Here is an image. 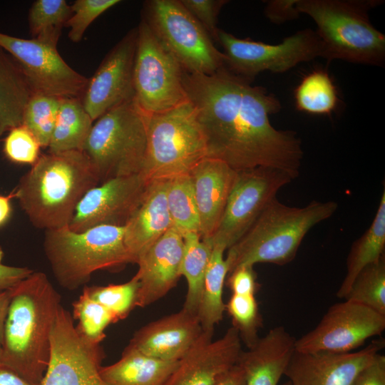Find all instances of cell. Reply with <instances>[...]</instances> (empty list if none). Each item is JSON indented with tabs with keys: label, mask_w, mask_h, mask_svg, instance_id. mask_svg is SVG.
Masks as SVG:
<instances>
[{
	"label": "cell",
	"mask_w": 385,
	"mask_h": 385,
	"mask_svg": "<svg viewBox=\"0 0 385 385\" xmlns=\"http://www.w3.org/2000/svg\"><path fill=\"white\" fill-rule=\"evenodd\" d=\"M183 78L208 158L237 172L262 166L299 173L302 141L294 132L272 125L270 115L281 108L273 94L225 67L212 75L184 70Z\"/></svg>",
	"instance_id": "1"
},
{
	"label": "cell",
	"mask_w": 385,
	"mask_h": 385,
	"mask_svg": "<svg viewBox=\"0 0 385 385\" xmlns=\"http://www.w3.org/2000/svg\"><path fill=\"white\" fill-rule=\"evenodd\" d=\"M61 295L47 276L33 272L12 288L1 344V364L41 385L51 358L50 334Z\"/></svg>",
	"instance_id": "2"
},
{
	"label": "cell",
	"mask_w": 385,
	"mask_h": 385,
	"mask_svg": "<svg viewBox=\"0 0 385 385\" xmlns=\"http://www.w3.org/2000/svg\"><path fill=\"white\" fill-rule=\"evenodd\" d=\"M98 184L83 151L48 152L20 178L11 195L31 224L46 231L68 225L81 199Z\"/></svg>",
	"instance_id": "3"
},
{
	"label": "cell",
	"mask_w": 385,
	"mask_h": 385,
	"mask_svg": "<svg viewBox=\"0 0 385 385\" xmlns=\"http://www.w3.org/2000/svg\"><path fill=\"white\" fill-rule=\"evenodd\" d=\"M337 208L334 201L313 200L297 207L274 198L243 236L227 249L228 274L241 266L284 265L292 262L308 232L332 216Z\"/></svg>",
	"instance_id": "4"
},
{
	"label": "cell",
	"mask_w": 385,
	"mask_h": 385,
	"mask_svg": "<svg viewBox=\"0 0 385 385\" xmlns=\"http://www.w3.org/2000/svg\"><path fill=\"white\" fill-rule=\"evenodd\" d=\"M378 0H297L299 13L315 22L322 46V57L382 66L385 36L371 24L369 11Z\"/></svg>",
	"instance_id": "5"
},
{
	"label": "cell",
	"mask_w": 385,
	"mask_h": 385,
	"mask_svg": "<svg viewBox=\"0 0 385 385\" xmlns=\"http://www.w3.org/2000/svg\"><path fill=\"white\" fill-rule=\"evenodd\" d=\"M124 227L98 225L74 232L68 225L45 231L43 250L58 284L73 291L91 274L133 263L124 240Z\"/></svg>",
	"instance_id": "6"
},
{
	"label": "cell",
	"mask_w": 385,
	"mask_h": 385,
	"mask_svg": "<svg viewBox=\"0 0 385 385\" xmlns=\"http://www.w3.org/2000/svg\"><path fill=\"white\" fill-rule=\"evenodd\" d=\"M207 157L205 138L189 101L148 115L146 150L140 172L148 182L190 174Z\"/></svg>",
	"instance_id": "7"
},
{
	"label": "cell",
	"mask_w": 385,
	"mask_h": 385,
	"mask_svg": "<svg viewBox=\"0 0 385 385\" xmlns=\"http://www.w3.org/2000/svg\"><path fill=\"white\" fill-rule=\"evenodd\" d=\"M147 121L148 115L135 98L111 109L96 120L83 152L100 183L140 173L147 144Z\"/></svg>",
	"instance_id": "8"
},
{
	"label": "cell",
	"mask_w": 385,
	"mask_h": 385,
	"mask_svg": "<svg viewBox=\"0 0 385 385\" xmlns=\"http://www.w3.org/2000/svg\"><path fill=\"white\" fill-rule=\"evenodd\" d=\"M142 18L189 73L212 75L225 67V56L180 0L144 3Z\"/></svg>",
	"instance_id": "9"
},
{
	"label": "cell",
	"mask_w": 385,
	"mask_h": 385,
	"mask_svg": "<svg viewBox=\"0 0 385 385\" xmlns=\"http://www.w3.org/2000/svg\"><path fill=\"white\" fill-rule=\"evenodd\" d=\"M133 67L135 101L147 115L163 113L186 102L184 69L142 18Z\"/></svg>",
	"instance_id": "10"
},
{
	"label": "cell",
	"mask_w": 385,
	"mask_h": 385,
	"mask_svg": "<svg viewBox=\"0 0 385 385\" xmlns=\"http://www.w3.org/2000/svg\"><path fill=\"white\" fill-rule=\"evenodd\" d=\"M217 42L223 48L225 67L250 83L265 71L286 72L323 54L317 32L309 29L299 31L278 44L240 38L219 29Z\"/></svg>",
	"instance_id": "11"
},
{
	"label": "cell",
	"mask_w": 385,
	"mask_h": 385,
	"mask_svg": "<svg viewBox=\"0 0 385 385\" xmlns=\"http://www.w3.org/2000/svg\"><path fill=\"white\" fill-rule=\"evenodd\" d=\"M299 173L272 167H257L237 172L219 225L212 237V246L226 250L249 230L278 191Z\"/></svg>",
	"instance_id": "12"
},
{
	"label": "cell",
	"mask_w": 385,
	"mask_h": 385,
	"mask_svg": "<svg viewBox=\"0 0 385 385\" xmlns=\"http://www.w3.org/2000/svg\"><path fill=\"white\" fill-rule=\"evenodd\" d=\"M51 358L41 385H107L100 375L103 352L78 333L70 312L59 306L51 334Z\"/></svg>",
	"instance_id": "13"
},
{
	"label": "cell",
	"mask_w": 385,
	"mask_h": 385,
	"mask_svg": "<svg viewBox=\"0 0 385 385\" xmlns=\"http://www.w3.org/2000/svg\"><path fill=\"white\" fill-rule=\"evenodd\" d=\"M385 329V316L359 303L344 299L331 306L317 325L295 339L304 353L349 352Z\"/></svg>",
	"instance_id": "14"
},
{
	"label": "cell",
	"mask_w": 385,
	"mask_h": 385,
	"mask_svg": "<svg viewBox=\"0 0 385 385\" xmlns=\"http://www.w3.org/2000/svg\"><path fill=\"white\" fill-rule=\"evenodd\" d=\"M0 46L19 63L34 93L81 98L88 78L63 60L56 46L0 32Z\"/></svg>",
	"instance_id": "15"
},
{
	"label": "cell",
	"mask_w": 385,
	"mask_h": 385,
	"mask_svg": "<svg viewBox=\"0 0 385 385\" xmlns=\"http://www.w3.org/2000/svg\"><path fill=\"white\" fill-rule=\"evenodd\" d=\"M148 182L140 174L116 177L88 190L68 225L74 232L98 225L124 227L139 205Z\"/></svg>",
	"instance_id": "16"
},
{
	"label": "cell",
	"mask_w": 385,
	"mask_h": 385,
	"mask_svg": "<svg viewBox=\"0 0 385 385\" xmlns=\"http://www.w3.org/2000/svg\"><path fill=\"white\" fill-rule=\"evenodd\" d=\"M137 38L135 27L115 45L88 78L81 100L93 121L135 98L133 67Z\"/></svg>",
	"instance_id": "17"
},
{
	"label": "cell",
	"mask_w": 385,
	"mask_h": 385,
	"mask_svg": "<svg viewBox=\"0 0 385 385\" xmlns=\"http://www.w3.org/2000/svg\"><path fill=\"white\" fill-rule=\"evenodd\" d=\"M384 345V339H379L355 352L304 353L294 351L284 375L292 385H349Z\"/></svg>",
	"instance_id": "18"
},
{
	"label": "cell",
	"mask_w": 385,
	"mask_h": 385,
	"mask_svg": "<svg viewBox=\"0 0 385 385\" xmlns=\"http://www.w3.org/2000/svg\"><path fill=\"white\" fill-rule=\"evenodd\" d=\"M212 333L203 331L195 346L178 361L165 385H215L235 364L242 351L235 327L212 341Z\"/></svg>",
	"instance_id": "19"
},
{
	"label": "cell",
	"mask_w": 385,
	"mask_h": 385,
	"mask_svg": "<svg viewBox=\"0 0 385 385\" xmlns=\"http://www.w3.org/2000/svg\"><path fill=\"white\" fill-rule=\"evenodd\" d=\"M183 235L171 227L139 258L135 307H145L165 296L181 276Z\"/></svg>",
	"instance_id": "20"
},
{
	"label": "cell",
	"mask_w": 385,
	"mask_h": 385,
	"mask_svg": "<svg viewBox=\"0 0 385 385\" xmlns=\"http://www.w3.org/2000/svg\"><path fill=\"white\" fill-rule=\"evenodd\" d=\"M203 330L198 315L182 309L143 326L128 346L168 361H179L197 342Z\"/></svg>",
	"instance_id": "21"
},
{
	"label": "cell",
	"mask_w": 385,
	"mask_h": 385,
	"mask_svg": "<svg viewBox=\"0 0 385 385\" xmlns=\"http://www.w3.org/2000/svg\"><path fill=\"white\" fill-rule=\"evenodd\" d=\"M200 217L201 240L211 241L237 172L218 159L205 158L190 173Z\"/></svg>",
	"instance_id": "22"
},
{
	"label": "cell",
	"mask_w": 385,
	"mask_h": 385,
	"mask_svg": "<svg viewBox=\"0 0 385 385\" xmlns=\"http://www.w3.org/2000/svg\"><path fill=\"white\" fill-rule=\"evenodd\" d=\"M168 180L148 182L139 205L124 226L125 244L133 263L172 227L167 204Z\"/></svg>",
	"instance_id": "23"
},
{
	"label": "cell",
	"mask_w": 385,
	"mask_h": 385,
	"mask_svg": "<svg viewBox=\"0 0 385 385\" xmlns=\"http://www.w3.org/2000/svg\"><path fill=\"white\" fill-rule=\"evenodd\" d=\"M294 342L285 328L279 326L242 351L237 364L245 372L246 385H278L295 351Z\"/></svg>",
	"instance_id": "24"
},
{
	"label": "cell",
	"mask_w": 385,
	"mask_h": 385,
	"mask_svg": "<svg viewBox=\"0 0 385 385\" xmlns=\"http://www.w3.org/2000/svg\"><path fill=\"white\" fill-rule=\"evenodd\" d=\"M178 361H164L127 346L116 362L100 367L107 385H165Z\"/></svg>",
	"instance_id": "25"
},
{
	"label": "cell",
	"mask_w": 385,
	"mask_h": 385,
	"mask_svg": "<svg viewBox=\"0 0 385 385\" xmlns=\"http://www.w3.org/2000/svg\"><path fill=\"white\" fill-rule=\"evenodd\" d=\"M33 94L19 63L0 46V138L22 124L24 110Z\"/></svg>",
	"instance_id": "26"
},
{
	"label": "cell",
	"mask_w": 385,
	"mask_h": 385,
	"mask_svg": "<svg viewBox=\"0 0 385 385\" xmlns=\"http://www.w3.org/2000/svg\"><path fill=\"white\" fill-rule=\"evenodd\" d=\"M385 250V191L383 190L377 211L367 230L351 245L346 259L345 277L337 292L345 299L353 282L366 267L384 256Z\"/></svg>",
	"instance_id": "27"
},
{
	"label": "cell",
	"mask_w": 385,
	"mask_h": 385,
	"mask_svg": "<svg viewBox=\"0 0 385 385\" xmlns=\"http://www.w3.org/2000/svg\"><path fill=\"white\" fill-rule=\"evenodd\" d=\"M93 122L81 98H61L48 152L83 151Z\"/></svg>",
	"instance_id": "28"
},
{
	"label": "cell",
	"mask_w": 385,
	"mask_h": 385,
	"mask_svg": "<svg viewBox=\"0 0 385 385\" xmlns=\"http://www.w3.org/2000/svg\"><path fill=\"white\" fill-rule=\"evenodd\" d=\"M184 247L181 262V276L188 283L183 309L197 314L200 304L206 271L210 262L212 243L202 240L197 232L183 235Z\"/></svg>",
	"instance_id": "29"
},
{
	"label": "cell",
	"mask_w": 385,
	"mask_h": 385,
	"mask_svg": "<svg viewBox=\"0 0 385 385\" xmlns=\"http://www.w3.org/2000/svg\"><path fill=\"white\" fill-rule=\"evenodd\" d=\"M223 247L214 245L206 271L202 299L197 315L202 330L213 334L214 327L223 317L225 304L222 299L223 286L228 274V267Z\"/></svg>",
	"instance_id": "30"
},
{
	"label": "cell",
	"mask_w": 385,
	"mask_h": 385,
	"mask_svg": "<svg viewBox=\"0 0 385 385\" xmlns=\"http://www.w3.org/2000/svg\"><path fill=\"white\" fill-rule=\"evenodd\" d=\"M298 111L313 115H329L338 104L337 88L325 71H313L305 76L294 91Z\"/></svg>",
	"instance_id": "31"
},
{
	"label": "cell",
	"mask_w": 385,
	"mask_h": 385,
	"mask_svg": "<svg viewBox=\"0 0 385 385\" xmlns=\"http://www.w3.org/2000/svg\"><path fill=\"white\" fill-rule=\"evenodd\" d=\"M167 204L172 227L183 235L188 232L200 235V217L190 174L168 180Z\"/></svg>",
	"instance_id": "32"
},
{
	"label": "cell",
	"mask_w": 385,
	"mask_h": 385,
	"mask_svg": "<svg viewBox=\"0 0 385 385\" xmlns=\"http://www.w3.org/2000/svg\"><path fill=\"white\" fill-rule=\"evenodd\" d=\"M71 16L64 0H37L29 12V26L33 38L56 46L61 30Z\"/></svg>",
	"instance_id": "33"
},
{
	"label": "cell",
	"mask_w": 385,
	"mask_h": 385,
	"mask_svg": "<svg viewBox=\"0 0 385 385\" xmlns=\"http://www.w3.org/2000/svg\"><path fill=\"white\" fill-rule=\"evenodd\" d=\"M344 299L363 304L385 316V257L356 277Z\"/></svg>",
	"instance_id": "34"
},
{
	"label": "cell",
	"mask_w": 385,
	"mask_h": 385,
	"mask_svg": "<svg viewBox=\"0 0 385 385\" xmlns=\"http://www.w3.org/2000/svg\"><path fill=\"white\" fill-rule=\"evenodd\" d=\"M61 98L34 93L24 112L22 124L35 136L41 148L48 147Z\"/></svg>",
	"instance_id": "35"
},
{
	"label": "cell",
	"mask_w": 385,
	"mask_h": 385,
	"mask_svg": "<svg viewBox=\"0 0 385 385\" xmlns=\"http://www.w3.org/2000/svg\"><path fill=\"white\" fill-rule=\"evenodd\" d=\"M73 318L78 320L75 326L79 335L89 343L100 344L105 338L107 327L116 322L113 315L103 305L91 298L83 290L73 303Z\"/></svg>",
	"instance_id": "36"
},
{
	"label": "cell",
	"mask_w": 385,
	"mask_h": 385,
	"mask_svg": "<svg viewBox=\"0 0 385 385\" xmlns=\"http://www.w3.org/2000/svg\"><path fill=\"white\" fill-rule=\"evenodd\" d=\"M139 279L135 274L127 282L107 286H85L83 291L106 308L116 322L124 319L135 307Z\"/></svg>",
	"instance_id": "37"
},
{
	"label": "cell",
	"mask_w": 385,
	"mask_h": 385,
	"mask_svg": "<svg viewBox=\"0 0 385 385\" xmlns=\"http://www.w3.org/2000/svg\"><path fill=\"white\" fill-rule=\"evenodd\" d=\"M225 310L231 316L233 327L239 332L241 340L247 348L260 339L258 331L262 327V317L255 295L232 294L225 304Z\"/></svg>",
	"instance_id": "38"
},
{
	"label": "cell",
	"mask_w": 385,
	"mask_h": 385,
	"mask_svg": "<svg viewBox=\"0 0 385 385\" xmlns=\"http://www.w3.org/2000/svg\"><path fill=\"white\" fill-rule=\"evenodd\" d=\"M41 145L32 133L23 124L8 132L3 151L11 162L34 165L39 158Z\"/></svg>",
	"instance_id": "39"
},
{
	"label": "cell",
	"mask_w": 385,
	"mask_h": 385,
	"mask_svg": "<svg viewBox=\"0 0 385 385\" xmlns=\"http://www.w3.org/2000/svg\"><path fill=\"white\" fill-rule=\"evenodd\" d=\"M118 0H76L71 8V16L65 26L70 28L69 39L79 42L90 24L103 12L118 4Z\"/></svg>",
	"instance_id": "40"
},
{
	"label": "cell",
	"mask_w": 385,
	"mask_h": 385,
	"mask_svg": "<svg viewBox=\"0 0 385 385\" xmlns=\"http://www.w3.org/2000/svg\"><path fill=\"white\" fill-rule=\"evenodd\" d=\"M190 14L200 23L213 41H217V17L228 1L226 0H180Z\"/></svg>",
	"instance_id": "41"
},
{
	"label": "cell",
	"mask_w": 385,
	"mask_h": 385,
	"mask_svg": "<svg viewBox=\"0 0 385 385\" xmlns=\"http://www.w3.org/2000/svg\"><path fill=\"white\" fill-rule=\"evenodd\" d=\"M227 284L232 294L255 295L260 284L253 266H241L227 274Z\"/></svg>",
	"instance_id": "42"
},
{
	"label": "cell",
	"mask_w": 385,
	"mask_h": 385,
	"mask_svg": "<svg viewBox=\"0 0 385 385\" xmlns=\"http://www.w3.org/2000/svg\"><path fill=\"white\" fill-rule=\"evenodd\" d=\"M349 385H385V356L377 354L356 375Z\"/></svg>",
	"instance_id": "43"
},
{
	"label": "cell",
	"mask_w": 385,
	"mask_h": 385,
	"mask_svg": "<svg viewBox=\"0 0 385 385\" xmlns=\"http://www.w3.org/2000/svg\"><path fill=\"white\" fill-rule=\"evenodd\" d=\"M4 257V250L0 247V293L13 288L34 272L26 267L6 265L3 262Z\"/></svg>",
	"instance_id": "44"
},
{
	"label": "cell",
	"mask_w": 385,
	"mask_h": 385,
	"mask_svg": "<svg viewBox=\"0 0 385 385\" xmlns=\"http://www.w3.org/2000/svg\"><path fill=\"white\" fill-rule=\"evenodd\" d=\"M297 0H274L267 3L265 9L267 17L275 23H282L296 19L300 14L296 7Z\"/></svg>",
	"instance_id": "45"
},
{
	"label": "cell",
	"mask_w": 385,
	"mask_h": 385,
	"mask_svg": "<svg viewBox=\"0 0 385 385\" xmlns=\"http://www.w3.org/2000/svg\"><path fill=\"white\" fill-rule=\"evenodd\" d=\"M215 385H246V379L242 367L236 364L223 374Z\"/></svg>",
	"instance_id": "46"
},
{
	"label": "cell",
	"mask_w": 385,
	"mask_h": 385,
	"mask_svg": "<svg viewBox=\"0 0 385 385\" xmlns=\"http://www.w3.org/2000/svg\"><path fill=\"white\" fill-rule=\"evenodd\" d=\"M0 385H36L30 383L19 374L0 364Z\"/></svg>",
	"instance_id": "47"
},
{
	"label": "cell",
	"mask_w": 385,
	"mask_h": 385,
	"mask_svg": "<svg viewBox=\"0 0 385 385\" xmlns=\"http://www.w3.org/2000/svg\"><path fill=\"white\" fill-rule=\"evenodd\" d=\"M12 288L0 293V346H1L4 338V329L11 299Z\"/></svg>",
	"instance_id": "48"
},
{
	"label": "cell",
	"mask_w": 385,
	"mask_h": 385,
	"mask_svg": "<svg viewBox=\"0 0 385 385\" xmlns=\"http://www.w3.org/2000/svg\"><path fill=\"white\" fill-rule=\"evenodd\" d=\"M12 195H0V227L4 225L9 220L11 215V199Z\"/></svg>",
	"instance_id": "49"
},
{
	"label": "cell",
	"mask_w": 385,
	"mask_h": 385,
	"mask_svg": "<svg viewBox=\"0 0 385 385\" xmlns=\"http://www.w3.org/2000/svg\"><path fill=\"white\" fill-rule=\"evenodd\" d=\"M1 356H2V350H1V346H0V364H1Z\"/></svg>",
	"instance_id": "50"
},
{
	"label": "cell",
	"mask_w": 385,
	"mask_h": 385,
	"mask_svg": "<svg viewBox=\"0 0 385 385\" xmlns=\"http://www.w3.org/2000/svg\"><path fill=\"white\" fill-rule=\"evenodd\" d=\"M282 385H292V384L289 381H287V382L282 384Z\"/></svg>",
	"instance_id": "51"
}]
</instances>
